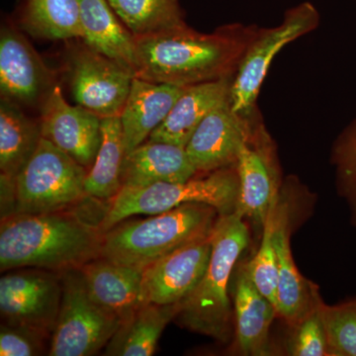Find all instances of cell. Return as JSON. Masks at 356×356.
Masks as SVG:
<instances>
[{"mask_svg": "<svg viewBox=\"0 0 356 356\" xmlns=\"http://www.w3.org/2000/svg\"><path fill=\"white\" fill-rule=\"evenodd\" d=\"M257 32L254 27L231 25L205 34L184 24L135 37L136 76L181 88L234 79Z\"/></svg>", "mask_w": 356, "mask_h": 356, "instance_id": "obj_1", "label": "cell"}, {"mask_svg": "<svg viewBox=\"0 0 356 356\" xmlns=\"http://www.w3.org/2000/svg\"><path fill=\"white\" fill-rule=\"evenodd\" d=\"M102 238L99 226L65 210L9 215L0 225V269H79L100 257Z\"/></svg>", "mask_w": 356, "mask_h": 356, "instance_id": "obj_2", "label": "cell"}, {"mask_svg": "<svg viewBox=\"0 0 356 356\" xmlns=\"http://www.w3.org/2000/svg\"><path fill=\"white\" fill-rule=\"evenodd\" d=\"M219 212L202 203H186L146 219L124 220L103 233L100 257L144 270L186 243L209 236Z\"/></svg>", "mask_w": 356, "mask_h": 356, "instance_id": "obj_3", "label": "cell"}, {"mask_svg": "<svg viewBox=\"0 0 356 356\" xmlns=\"http://www.w3.org/2000/svg\"><path fill=\"white\" fill-rule=\"evenodd\" d=\"M248 242L250 232L240 215H220L212 232L207 269L197 286L180 303L177 318L181 325L222 343L229 341L233 317L229 286Z\"/></svg>", "mask_w": 356, "mask_h": 356, "instance_id": "obj_4", "label": "cell"}, {"mask_svg": "<svg viewBox=\"0 0 356 356\" xmlns=\"http://www.w3.org/2000/svg\"><path fill=\"white\" fill-rule=\"evenodd\" d=\"M238 177L236 166L211 172L184 182H159L143 187H122L98 225L102 233L135 215H156L186 203L212 206L220 215L236 211Z\"/></svg>", "mask_w": 356, "mask_h": 356, "instance_id": "obj_5", "label": "cell"}, {"mask_svg": "<svg viewBox=\"0 0 356 356\" xmlns=\"http://www.w3.org/2000/svg\"><path fill=\"white\" fill-rule=\"evenodd\" d=\"M88 170L42 137L36 152L15 178V213L41 214L65 210L88 197Z\"/></svg>", "mask_w": 356, "mask_h": 356, "instance_id": "obj_6", "label": "cell"}, {"mask_svg": "<svg viewBox=\"0 0 356 356\" xmlns=\"http://www.w3.org/2000/svg\"><path fill=\"white\" fill-rule=\"evenodd\" d=\"M60 275L62 303L48 355H95L105 348L119 329L120 318L91 298L79 269Z\"/></svg>", "mask_w": 356, "mask_h": 356, "instance_id": "obj_7", "label": "cell"}, {"mask_svg": "<svg viewBox=\"0 0 356 356\" xmlns=\"http://www.w3.org/2000/svg\"><path fill=\"white\" fill-rule=\"evenodd\" d=\"M320 15L310 2L293 7L277 27L259 30L248 47L231 88L232 108L248 115L255 108L257 96L274 57L294 40L317 28Z\"/></svg>", "mask_w": 356, "mask_h": 356, "instance_id": "obj_8", "label": "cell"}, {"mask_svg": "<svg viewBox=\"0 0 356 356\" xmlns=\"http://www.w3.org/2000/svg\"><path fill=\"white\" fill-rule=\"evenodd\" d=\"M19 269L0 280V313L4 324L51 334L62 303V275L33 267Z\"/></svg>", "mask_w": 356, "mask_h": 356, "instance_id": "obj_9", "label": "cell"}, {"mask_svg": "<svg viewBox=\"0 0 356 356\" xmlns=\"http://www.w3.org/2000/svg\"><path fill=\"white\" fill-rule=\"evenodd\" d=\"M67 65L77 104L102 118L120 116L135 77L130 70L86 44L74 49Z\"/></svg>", "mask_w": 356, "mask_h": 356, "instance_id": "obj_10", "label": "cell"}, {"mask_svg": "<svg viewBox=\"0 0 356 356\" xmlns=\"http://www.w3.org/2000/svg\"><path fill=\"white\" fill-rule=\"evenodd\" d=\"M252 119V130L235 163L238 196L235 212L264 228L269 212L280 197V173L273 143L264 126Z\"/></svg>", "mask_w": 356, "mask_h": 356, "instance_id": "obj_11", "label": "cell"}, {"mask_svg": "<svg viewBox=\"0 0 356 356\" xmlns=\"http://www.w3.org/2000/svg\"><path fill=\"white\" fill-rule=\"evenodd\" d=\"M211 252L212 233L182 245L147 266L143 270V304L181 303L202 280Z\"/></svg>", "mask_w": 356, "mask_h": 356, "instance_id": "obj_12", "label": "cell"}, {"mask_svg": "<svg viewBox=\"0 0 356 356\" xmlns=\"http://www.w3.org/2000/svg\"><path fill=\"white\" fill-rule=\"evenodd\" d=\"M55 86L53 74L28 40L13 26H2L0 33L1 98L19 106H42Z\"/></svg>", "mask_w": 356, "mask_h": 356, "instance_id": "obj_13", "label": "cell"}, {"mask_svg": "<svg viewBox=\"0 0 356 356\" xmlns=\"http://www.w3.org/2000/svg\"><path fill=\"white\" fill-rule=\"evenodd\" d=\"M42 137L90 170L102 144V118L81 105H70L56 84L41 106Z\"/></svg>", "mask_w": 356, "mask_h": 356, "instance_id": "obj_14", "label": "cell"}, {"mask_svg": "<svg viewBox=\"0 0 356 356\" xmlns=\"http://www.w3.org/2000/svg\"><path fill=\"white\" fill-rule=\"evenodd\" d=\"M254 111L248 115L236 113L228 100L204 118L185 147L198 172L235 165L238 152L252 130Z\"/></svg>", "mask_w": 356, "mask_h": 356, "instance_id": "obj_15", "label": "cell"}, {"mask_svg": "<svg viewBox=\"0 0 356 356\" xmlns=\"http://www.w3.org/2000/svg\"><path fill=\"white\" fill-rule=\"evenodd\" d=\"M290 235L289 205L280 195L274 209V243L278 270L276 309L280 317L294 325L308 313L320 295L313 283L300 273L293 257Z\"/></svg>", "mask_w": 356, "mask_h": 356, "instance_id": "obj_16", "label": "cell"}, {"mask_svg": "<svg viewBox=\"0 0 356 356\" xmlns=\"http://www.w3.org/2000/svg\"><path fill=\"white\" fill-rule=\"evenodd\" d=\"M186 88L135 76L120 114L126 154L149 139Z\"/></svg>", "mask_w": 356, "mask_h": 356, "instance_id": "obj_17", "label": "cell"}, {"mask_svg": "<svg viewBox=\"0 0 356 356\" xmlns=\"http://www.w3.org/2000/svg\"><path fill=\"white\" fill-rule=\"evenodd\" d=\"M233 79H217L187 86L165 120L149 136V142L185 147L206 116L231 97Z\"/></svg>", "mask_w": 356, "mask_h": 356, "instance_id": "obj_18", "label": "cell"}, {"mask_svg": "<svg viewBox=\"0 0 356 356\" xmlns=\"http://www.w3.org/2000/svg\"><path fill=\"white\" fill-rule=\"evenodd\" d=\"M234 283L236 346L243 355H269V332L278 315L275 305L255 286L247 264L238 267Z\"/></svg>", "mask_w": 356, "mask_h": 356, "instance_id": "obj_19", "label": "cell"}, {"mask_svg": "<svg viewBox=\"0 0 356 356\" xmlns=\"http://www.w3.org/2000/svg\"><path fill=\"white\" fill-rule=\"evenodd\" d=\"M79 271L91 298L120 318L121 323L143 305L142 269L98 257Z\"/></svg>", "mask_w": 356, "mask_h": 356, "instance_id": "obj_20", "label": "cell"}, {"mask_svg": "<svg viewBox=\"0 0 356 356\" xmlns=\"http://www.w3.org/2000/svg\"><path fill=\"white\" fill-rule=\"evenodd\" d=\"M197 173L185 147L147 140L125 154L122 166V187L184 182Z\"/></svg>", "mask_w": 356, "mask_h": 356, "instance_id": "obj_21", "label": "cell"}, {"mask_svg": "<svg viewBox=\"0 0 356 356\" xmlns=\"http://www.w3.org/2000/svg\"><path fill=\"white\" fill-rule=\"evenodd\" d=\"M84 44L137 72L135 36L115 13L107 0H79Z\"/></svg>", "mask_w": 356, "mask_h": 356, "instance_id": "obj_22", "label": "cell"}, {"mask_svg": "<svg viewBox=\"0 0 356 356\" xmlns=\"http://www.w3.org/2000/svg\"><path fill=\"white\" fill-rule=\"evenodd\" d=\"M180 304L158 305L144 303L121 323L107 346L109 356H149L156 350L159 337L168 323L177 318Z\"/></svg>", "mask_w": 356, "mask_h": 356, "instance_id": "obj_23", "label": "cell"}, {"mask_svg": "<svg viewBox=\"0 0 356 356\" xmlns=\"http://www.w3.org/2000/svg\"><path fill=\"white\" fill-rule=\"evenodd\" d=\"M42 139L41 125L26 116L19 105L1 98L0 102V170L16 178L27 165Z\"/></svg>", "mask_w": 356, "mask_h": 356, "instance_id": "obj_24", "label": "cell"}, {"mask_svg": "<svg viewBox=\"0 0 356 356\" xmlns=\"http://www.w3.org/2000/svg\"><path fill=\"white\" fill-rule=\"evenodd\" d=\"M102 144L86 178V193L97 200H112L122 188L126 151L120 116L102 118Z\"/></svg>", "mask_w": 356, "mask_h": 356, "instance_id": "obj_25", "label": "cell"}, {"mask_svg": "<svg viewBox=\"0 0 356 356\" xmlns=\"http://www.w3.org/2000/svg\"><path fill=\"white\" fill-rule=\"evenodd\" d=\"M21 22L26 31L48 40L81 39L79 0H25Z\"/></svg>", "mask_w": 356, "mask_h": 356, "instance_id": "obj_26", "label": "cell"}, {"mask_svg": "<svg viewBox=\"0 0 356 356\" xmlns=\"http://www.w3.org/2000/svg\"><path fill=\"white\" fill-rule=\"evenodd\" d=\"M134 36H145L185 24L179 0H107Z\"/></svg>", "mask_w": 356, "mask_h": 356, "instance_id": "obj_27", "label": "cell"}, {"mask_svg": "<svg viewBox=\"0 0 356 356\" xmlns=\"http://www.w3.org/2000/svg\"><path fill=\"white\" fill-rule=\"evenodd\" d=\"M331 161L337 194L348 206L351 225L356 228V113L334 140Z\"/></svg>", "mask_w": 356, "mask_h": 356, "instance_id": "obj_28", "label": "cell"}, {"mask_svg": "<svg viewBox=\"0 0 356 356\" xmlns=\"http://www.w3.org/2000/svg\"><path fill=\"white\" fill-rule=\"evenodd\" d=\"M330 355L356 356V296L336 305L321 302Z\"/></svg>", "mask_w": 356, "mask_h": 356, "instance_id": "obj_29", "label": "cell"}, {"mask_svg": "<svg viewBox=\"0 0 356 356\" xmlns=\"http://www.w3.org/2000/svg\"><path fill=\"white\" fill-rule=\"evenodd\" d=\"M277 203V202H276ZM269 212L264 228L261 245L252 261L247 262L250 278L259 290L276 307L277 299V255L274 243V209Z\"/></svg>", "mask_w": 356, "mask_h": 356, "instance_id": "obj_30", "label": "cell"}, {"mask_svg": "<svg viewBox=\"0 0 356 356\" xmlns=\"http://www.w3.org/2000/svg\"><path fill=\"white\" fill-rule=\"evenodd\" d=\"M321 302H317L297 324L294 325L291 339L288 344V353L294 356L330 355L329 343L322 313Z\"/></svg>", "mask_w": 356, "mask_h": 356, "instance_id": "obj_31", "label": "cell"}, {"mask_svg": "<svg viewBox=\"0 0 356 356\" xmlns=\"http://www.w3.org/2000/svg\"><path fill=\"white\" fill-rule=\"evenodd\" d=\"M51 334L26 327L4 324L0 330V355L36 356L48 353L47 341Z\"/></svg>", "mask_w": 356, "mask_h": 356, "instance_id": "obj_32", "label": "cell"}]
</instances>
